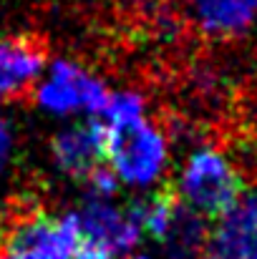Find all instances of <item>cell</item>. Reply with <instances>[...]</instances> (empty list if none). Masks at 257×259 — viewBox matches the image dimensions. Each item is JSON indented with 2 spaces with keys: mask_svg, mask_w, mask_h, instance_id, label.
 I'll list each match as a JSON object with an SVG mask.
<instances>
[{
  "mask_svg": "<svg viewBox=\"0 0 257 259\" xmlns=\"http://www.w3.org/2000/svg\"><path fill=\"white\" fill-rule=\"evenodd\" d=\"M106 131V166L121 186L149 191L169 171L171 146L167 131L149 116Z\"/></svg>",
  "mask_w": 257,
  "mask_h": 259,
  "instance_id": "6da1fadb",
  "label": "cell"
},
{
  "mask_svg": "<svg viewBox=\"0 0 257 259\" xmlns=\"http://www.w3.org/2000/svg\"><path fill=\"white\" fill-rule=\"evenodd\" d=\"M179 204L199 217H219L242 196V176L232 159L209 144L194 146L176 174Z\"/></svg>",
  "mask_w": 257,
  "mask_h": 259,
  "instance_id": "7a4b0ae2",
  "label": "cell"
},
{
  "mask_svg": "<svg viewBox=\"0 0 257 259\" xmlns=\"http://www.w3.org/2000/svg\"><path fill=\"white\" fill-rule=\"evenodd\" d=\"M111 88L98 76H93L88 68L71 58H58L51 66H46L43 78L33 88L35 106L43 108L51 116H101Z\"/></svg>",
  "mask_w": 257,
  "mask_h": 259,
  "instance_id": "3957f363",
  "label": "cell"
},
{
  "mask_svg": "<svg viewBox=\"0 0 257 259\" xmlns=\"http://www.w3.org/2000/svg\"><path fill=\"white\" fill-rule=\"evenodd\" d=\"M81 244L76 211L48 217L43 211L20 214L10 222L8 247L18 259H74Z\"/></svg>",
  "mask_w": 257,
  "mask_h": 259,
  "instance_id": "277c9868",
  "label": "cell"
},
{
  "mask_svg": "<svg viewBox=\"0 0 257 259\" xmlns=\"http://www.w3.org/2000/svg\"><path fill=\"white\" fill-rule=\"evenodd\" d=\"M81 239L93 242L114 252L116 257L131 254L141 239V224L134 214V206H119L114 199H86L84 206L76 211Z\"/></svg>",
  "mask_w": 257,
  "mask_h": 259,
  "instance_id": "5b68a950",
  "label": "cell"
},
{
  "mask_svg": "<svg viewBox=\"0 0 257 259\" xmlns=\"http://www.w3.org/2000/svg\"><path fill=\"white\" fill-rule=\"evenodd\" d=\"M53 166L63 176L88 179L106 159V131L98 121L71 123L51 141Z\"/></svg>",
  "mask_w": 257,
  "mask_h": 259,
  "instance_id": "8992f818",
  "label": "cell"
},
{
  "mask_svg": "<svg viewBox=\"0 0 257 259\" xmlns=\"http://www.w3.org/2000/svg\"><path fill=\"white\" fill-rule=\"evenodd\" d=\"M46 73V51L35 38H0V103L25 96Z\"/></svg>",
  "mask_w": 257,
  "mask_h": 259,
  "instance_id": "52a82bcc",
  "label": "cell"
},
{
  "mask_svg": "<svg viewBox=\"0 0 257 259\" xmlns=\"http://www.w3.org/2000/svg\"><path fill=\"white\" fill-rule=\"evenodd\" d=\"M184 13L212 40H235L257 28V0H184Z\"/></svg>",
  "mask_w": 257,
  "mask_h": 259,
  "instance_id": "ba28073f",
  "label": "cell"
},
{
  "mask_svg": "<svg viewBox=\"0 0 257 259\" xmlns=\"http://www.w3.org/2000/svg\"><path fill=\"white\" fill-rule=\"evenodd\" d=\"M257 239V196L242 194L209 227V249L214 259H242Z\"/></svg>",
  "mask_w": 257,
  "mask_h": 259,
  "instance_id": "9c48e42d",
  "label": "cell"
},
{
  "mask_svg": "<svg viewBox=\"0 0 257 259\" xmlns=\"http://www.w3.org/2000/svg\"><path fill=\"white\" fill-rule=\"evenodd\" d=\"M159 244L167 259H202L204 249H209V224L197 211L176 204L169 232Z\"/></svg>",
  "mask_w": 257,
  "mask_h": 259,
  "instance_id": "30bf717a",
  "label": "cell"
},
{
  "mask_svg": "<svg viewBox=\"0 0 257 259\" xmlns=\"http://www.w3.org/2000/svg\"><path fill=\"white\" fill-rule=\"evenodd\" d=\"M146 98L144 93L134 91V88H121V91H111L108 101L98 116V123L103 128H119V126H129L136 123L141 118H146Z\"/></svg>",
  "mask_w": 257,
  "mask_h": 259,
  "instance_id": "8fae6325",
  "label": "cell"
},
{
  "mask_svg": "<svg viewBox=\"0 0 257 259\" xmlns=\"http://www.w3.org/2000/svg\"><path fill=\"white\" fill-rule=\"evenodd\" d=\"M88 184V196L91 199H114L119 191V179L114 176V171L108 166H98L96 171L86 179Z\"/></svg>",
  "mask_w": 257,
  "mask_h": 259,
  "instance_id": "7c38bea8",
  "label": "cell"
},
{
  "mask_svg": "<svg viewBox=\"0 0 257 259\" xmlns=\"http://www.w3.org/2000/svg\"><path fill=\"white\" fill-rule=\"evenodd\" d=\"M13 151H15V131H13L10 121H5L0 116V174L8 169V164L13 159Z\"/></svg>",
  "mask_w": 257,
  "mask_h": 259,
  "instance_id": "4fadbf2b",
  "label": "cell"
},
{
  "mask_svg": "<svg viewBox=\"0 0 257 259\" xmlns=\"http://www.w3.org/2000/svg\"><path fill=\"white\" fill-rule=\"evenodd\" d=\"M74 259H119V257L114 252H108L106 247H101V244H93V242L81 239V244L76 247Z\"/></svg>",
  "mask_w": 257,
  "mask_h": 259,
  "instance_id": "5bb4252c",
  "label": "cell"
},
{
  "mask_svg": "<svg viewBox=\"0 0 257 259\" xmlns=\"http://www.w3.org/2000/svg\"><path fill=\"white\" fill-rule=\"evenodd\" d=\"M124 5H129V8H134V10H154V8H159L164 0H121Z\"/></svg>",
  "mask_w": 257,
  "mask_h": 259,
  "instance_id": "9a60e30c",
  "label": "cell"
},
{
  "mask_svg": "<svg viewBox=\"0 0 257 259\" xmlns=\"http://www.w3.org/2000/svg\"><path fill=\"white\" fill-rule=\"evenodd\" d=\"M242 259H257V239H255V242H252V247L247 249V254H245V257H242Z\"/></svg>",
  "mask_w": 257,
  "mask_h": 259,
  "instance_id": "2e32d148",
  "label": "cell"
},
{
  "mask_svg": "<svg viewBox=\"0 0 257 259\" xmlns=\"http://www.w3.org/2000/svg\"><path fill=\"white\" fill-rule=\"evenodd\" d=\"M5 224H8V217H5V206H3V201H0V232L5 229Z\"/></svg>",
  "mask_w": 257,
  "mask_h": 259,
  "instance_id": "e0dca14e",
  "label": "cell"
},
{
  "mask_svg": "<svg viewBox=\"0 0 257 259\" xmlns=\"http://www.w3.org/2000/svg\"><path fill=\"white\" fill-rule=\"evenodd\" d=\"M0 259H18V257H15L10 249H0Z\"/></svg>",
  "mask_w": 257,
  "mask_h": 259,
  "instance_id": "ac0fdd59",
  "label": "cell"
},
{
  "mask_svg": "<svg viewBox=\"0 0 257 259\" xmlns=\"http://www.w3.org/2000/svg\"><path fill=\"white\" fill-rule=\"evenodd\" d=\"M126 259H157V257H152V254H144V252H141V254H129Z\"/></svg>",
  "mask_w": 257,
  "mask_h": 259,
  "instance_id": "d6986e66",
  "label": "cell"
},
{
  "mask_svg": "<svg viewBox=\"0 0 257 259\" xmlns=\"http://www.w3.org/2000/svg\"><path fill=\"white\" fill-rule=\"evenodd\" d=\"M204 259H214V257H204Z\"/></svg>",
  "mask_w": 257,
  "mask_h": 259,
  "instance_id": "ffe728a7",
  "label": "cell"
}]
</instances>
